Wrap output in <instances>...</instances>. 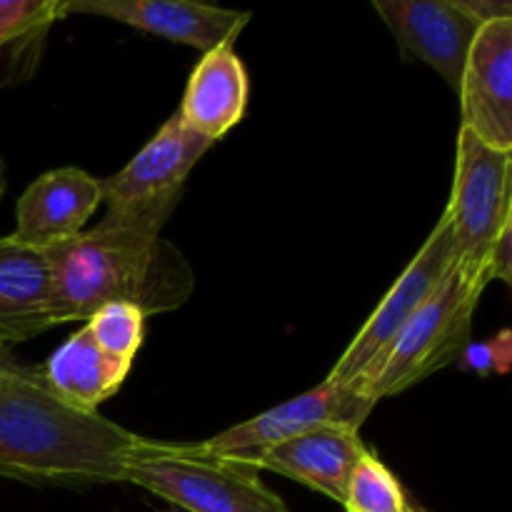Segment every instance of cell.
I'll use <instances>...</instances> for the list:
<instances>
[{
    "mask_svg": "<svg viewBox=\"0 0 512 512\" xmlns=\"http://www.w3.org/2000/svg\"><path fill=\"white\" fill-rule=\"evenodd\" d=\"M3 195H5V165L3 160H0V200H3Z\"/></svg>",
    "mask_w": 512,
    "mask_h": 512,
    "instance_id": "cell-24",
    "label": "cell"
},
{
    "mask_svg": "<svg viewBox=\"0 0 512 512\" xmlns=\"http://www.w3.org/2000/svg\"><path fill=\"white\" fill-rule=\"evenodd\" d=\"M368 453L370 448L360 440V428L330 423L270 448L258 455L250 468L285 475L343 505L350 475Z\"/></svg>",
    "mask_w": 512,
    "mask_h": 512,
    "instance_id": "cell-13",
    "label": "cell"
},
{
    "mask_svg": "<svg viewBox=\"0 0 512 512\" xmlns=\"http://www.w3.org/2000/svg\"><path fill=\"white\" fill-rule=\"evenodd\" d=\"M213 145L188 128L175 110L123 170L100 180L105 203L100 228L160 235L183 195L185 180Z\"/></svg>",
    "mask_w": 512,
    "mask_h": 512,
    "instance_id": "cell-5",
    "label": "cell"
},
{
    "mask_svg": "<svg viewBox=\"0 0 512 512\" xmlns=\"http://www.w3.org/2000/svg\"><path fill=\"white\" fill-rule=\"evenodd\" d=\"M378 403L360 393L353 385H340L323 380L308 393L298 395L293 400L275 405L245 423L233 425L223 433L213 435L208 440H200L198 445L203 453L220 455V458L235 460V463L253 465L258 455L268 453L270 448L300 438L320 425L345 423L360 428L363 420L373 413Z\"/></svg>",
    "mask_w": 512,
    "mask_h": 512,
    "instance_id": "cell-8",
    "label": "cell"
},
{
    "mask_svg": "<svg viewBox=\"0 0 512 512\" xmlns=\"http://www.w3.org/2000/svg\"><path fill=\"white\" fill-rule=\"evenodd\" d=\"M18 360L13 358V353H10L8 348H3V345H0V373H8V370H15L18 368Z\"/></svg>",
    "mask_w": 512,
    "mask_h": 512,
    "instance_id": "cell-23",
    "label": "cell"
},
{
    "mask_svg": "<svg viewBox=\"0 0 512 512\" xmlns=\"http://www.w3.org/2000/svg\"><path fill=\"white\" fill-rule=\"evenodd\" d=\"M150 443L60 398L40 365L0 373V478L48 488L123 483Z\"/></svg>",
    "mask_w": 512,
    "mask_h": 512,
    "instance_id": "cell-1",
    "label": "cell"
},
{
    "mask_svg": "<svg viewBox=\"0 0 512 512\" xmlns=\"http://www.w3.org/2000/svg\"><path fill=\"white\" fill-rule=\"evenodd\" d=\"M458 5L478 25L493 23V20L512 18V5L508 3V0H458Z\"/></svg>",
    "mask_w": 512,
    "mask_h": 512,
    "instance_id": "cell-22",
    "label": "cell"
},
{
    "mask_svg": "<svg viewBox=\"0 0 512 512\" xmlns=\"http://www.w3.org/2000/svg\"><path fill=\"white\" fill-rule=\"evenodd\" d=\"M50 388L75 408L98 410L128 378L133 363H123L95 345L90 330L80 328L40 365Z\"/></svg>",
    "mask_w": 512,
    "mask_h": 512,
    "instance_id": "cell-16",
    "label": "cell"
},
{
    "mask_svg": "<svg viewBox=\"0 0 512 512\" xmlns=\"http://www.w3.org/2000/svg\"><path fill=\"white\" fill-rule=\"evenodd\" d=\"M55 325V280L48 253L0 238V345L28 343Z\"/></svg>",
    "mask_w": 512,
    "mask_h": 512,
    "instance_id": "cell-14",
    "label": "cell"
},
{
    "mask_svg": "<svg viewBox=\"0 0 512 512\" xmlns=\"http://www.w3.org/2000/svg\"><path fill=\"white\" fill-rule=\"evenodd\" d=\"M83 325L90 330L95 345L105 355L123 360V363H133L143 345L145 315L135 305L108 303L95 310Z\"/></svg>",
    "mask_w": 512,
    "mask_h": 512,
    "instance_id": "cell-19",
    "label": "cell"
},
{
    "mask_svg": "<svg viewBox=\"0 0 512 512\" xmlns=\"http://www.w3.org/2000/svg\"><path fill=\"white\" fill-rule=\"evenodd\" d=\"M373 8L393 33L403 60L425 63L458 93L465 58L483 25L458 0H375Z\"/></svg>",
    "mask_w": 512,
    "mask_h": 512,
    "instance_id": "cell-11",
    "label": "cell"
},
{
    "mask_svg": "<svg viewBox=\"0 0 512 512\" xmlns=\"http://www.w3.org/2000/svg\"><path fill=\"white\" fill-rule=\"evenodd\" d=\"M345 512H410L403 485L370 450L348 480L343 500Z\"/></svg>",
    "mask_w": 512,
    "mask_h": 512,
    "instance_id": "cell-18",
    "label": "cell"
},
{
    "mask_svg": "<svg viewBox=\"0 0 512 512\" xmlns=\"http://www.w3.org/2000/svg\"><path fill=\"white\" fill-rule=\"evenodd\" d=\"M45 253L55 280V325L85 323L108 303L135 305L145 318L170 313L195 290L193 265L160 235L95 225Z\"/></svg>",
    "mask_w": 512,
    "mask_h": 512,
    "instance_id": "cell-2",
    "label": "cell"
},
{
    "mask_svg": "<svg viewBox=\"0 0 512 512\" xmlns=\"http://www.w3.org/2000/svg\"><path fill=\"white\" fill-rule=\"evenodd\" d=\"M100 203L98 178L80 168L48 170L20 195L10 238L30 248H53L83 233Z\"/></svg>",
    "mask_w": 512,
    "mask_h": 512,
    "instance_id": "cell-12",
    "label": "cell"
},
{
    "mask_svg": "<svg viewBox=\"0 0 512 512\" xmlns=\"http://www.w3.org/2000/svg\"><path fill=\"white\" fill-rule=\"evenodd\" d=\"M488 285V275L455 263L435 293L400 330L378 370L358 388L360 393L378 403L458 363L470 343L475 310Z\"/></svg>",
    "mask_w": 512,
    "mask_h": 512,
    "instance_id": "cell-3",
    "label": "cell"
},
{
    "mask_svg": "<svg viewBox=\"0 0 512 512\" xmlns=\"http://www.w3.org/2000/svg\"><path fill=\"white\" fill-rule=\"evenodd\" d=\"M410 512H428V510H423V508H418V505H410Z\"/></svg>",
    "mask_w": 512,
    "mask_h": 512,
    "instance_id": "cell-25",
    "label": "cell"
},
{
    "mask_svg": "<svg viewBox=\"0 0 512 512\" xmlns=\"http://www.w3.org/2000/svg\"><path fill=\"white\" fill-rule=\"evenodd\" d=\"M123 483L138 485L188 512H290L260 470L195 443H153L130 460Z\"/></svg>",
    "mask_w": 512,
    "mask_h": 512,
    "instance_id": "cell-4",
    "label": "cell"
},
{
    "mask_svg": "<svg viewBox=\"0 0 512 512\" xmlns=\"http://www.w3.org/2000/svg\"><path fill=\"white\" fill-rule=\"evenodd\" d=\"M510 170L512 153L490 148L460 128L453 190L443 215L448 218L458 263L485 275L495 240L512 225Z\"/></svg>",
    "mask_w": 512,
    "mask_h": 512,
    "instance_id": "cell-6",
    "label": "cell"
},
{
    "mask_svg": "<svg viewBox=\"0 0 512 512\" xmlns=\"http://www.w3.org/2000/svg\"><path fill=\"white\" fill-rule=\"evenodd\" d=\"M512 348H510V333L508 330H500L495 338H490L488 343H473L470 340L468 348L463 350L458 363L465 370H473L478 375H490V373H505L510 368Z\"/></svg>",
    "mask_w": 512,
    "mask_h": 512,
    "instance_id": "cell-20",
    "label": "cell"
},
{
    "mask_svg": "<svg viewBox=\"0 0 512 512\" xmlns=\"http://www.w3.org/2000/svg\"><path fill=\"white\" fill-rule=\"evenodd\" d=\"M63 0H0V88L28 80Z\"/></svg>",
    "mask_w": 512,
    "mask_h": 512,
    "instance_id": "cell-17",
    "label": "cell"
},
{
    "mask_svg": "<svg viewBox=\"0 0 512 512\" xmlns=\"http://www.w3.org/2000/svg\"><path fill=\"white\" fill-rule=\"evenodd\" d=\"M455 263L458 258H455L453 235H450L448 218L443 215L435 223L428 240L420 245L415 258L410 260L408 268L403 270V275L395 280L388 295L380 300L363 328L355 333V338L350 340V345L325 380L360 388L378 370L400 330L418 313L420 305L435 293V288L443 283Z\"/></svg>",
    "mask_w": 512,
    "mask_h": 512,
    "instance_id": "cell-7",
    "label": "cell"
},
{
    "mask_svg": "<svg viewBox=\"0 0 512 512\" xmlns=\"http://www.w3.org/2000/svg\"><path fill=\"white\" fill-rule=\"evenodd\" d=\"M248 73L233 48L205 53L190 73L178 115L208 140H220L243 120L248 108Z\"/></svg>",
    "mask_w": 512,
    "mask_h": 512,
    "instance_id": "cell-15",
    "label": "cell"
},
{
    "mask_svg": "<svg viewBox=\"0 0 512 512\" xmlns=\"http://www.w3.org/2000/svg\"><path fill=\"white\" fill-rule=\"evenodd\" d=\"M512 225L500 233V238L495 240L493 250H490V258L485 270H488L490 280H503L510 283L512 280Z\"/></svg>",
    "mask_w": 512,
    "mask_h": 512,
    "instance_id": "cell-21",
    "label": "cell"
},
{
    "mask_svg": "<svg viewBox=\"0 0 512 512\" xmlns=\"http://www.w3.org/2000/svg\"><path fill=\"white\" fill-rule=\"evenodd\" d=\"M460 128L512 153V18L485 23L460 78Z\"/></svg>",
    "mask_w": 512,
    "mask_h": 512,
    "instance_id": "cell-10",
    "label": "cell"
},
{
    "mask_svg": "<svg viewBox=\"0 0 512 512\" xmlns=\"http://www.w3.org/2000/svg\"><path fill=\"white\" fill-rule=\"evenodd\" d=\"M98 15L143 33L190 45L200 53L233 48L253 15L190 0H63L60 15Z\"/></svg>",
    "mask_w": 512,
    "mask_h": 512,
    "instance_id": "cell-9",
    "label": "cell"
}]
</instances>
